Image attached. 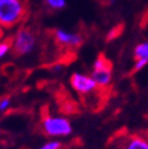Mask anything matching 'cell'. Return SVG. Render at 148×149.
I'll list each match as a JSON object with an SVG mask.
<instances>
[{
	"instance_id": "obj_2",
	"label": "cell",
	"mask_w": 148,
	"mask_h": 149,
	"mask_svg": "<svg viewBox=\"0 0 148 149\" xmlns=\"http://www.w3.org/2000/svg\"><path fill=\"white\" fill-rule=\"evenodd\" d=\"M41 129L46 136L58 138V137H67L72 135L73 127L72 124L67 118L64 116H52V115H44L41 120Z\"/></svg>"
},
{
	"instance_id": "obj_1",
	"label": "cell",
	"mask_w": 148,
	"mask_h": 149,
	"mask_svg": "<svg viewBox=\"0 0 148 149\" xmlns=\"http://www.w3.org/2000/svg\"><path fill=\"white\" fill-rule=\"evenodd\" d=\"M24 0H0V26L10 29L18 24L26 15Z\"/></svg>"
},
{
	"instance_id": "obj_7",
	"label": "cell",
	"mask_w": 148,
	"mask_h": 149,
	"mask_svg": "<svg viewBox=\"0 0 148 149\" xmlns=\"http://www.w3.org/2000/svg\"><path fill=\"white\" fill-rule=\"evenodd\" d=\"M134 72L141 70L145 65L148 64V41L141 42L135 47L134 50Z\"/></svg>"
},
{
	"instance_id": "obj_8",
	"label": "cell",
	"mask_w": 148,
	"mask_h": 149,
	"mask_svg": "<svg viewBox=\"0 0 148 149\" xmlns=\"http://www.w3.org/2000/svg\"><path fill=\"white\" fill-rule=\"evenodd\" d=\"M124 149H148V139L142 136H130L124 144Z\"/></svg>"
},
{
	"instance_id": "obj_10",
	"label": "cell",
	"mask_w": 148,
	"mask_h": 149,
	"mask_svg": "<svg viewBox=\"0 0 148 149\" xmlns=\"http://www.w3.org/2000/svg\"><path fill=\"white\" fill-rule=\"evenodd\" d=\"M51 10H62L66 7V0H45Z\"/></svg>"
},
{
	"instance_id": "obj_4",
	"label": "cell",
	"mask_w": 148,
	"mask_h": 149,
	"mask_svg": "<svg viewBox=\"0 0 148 149\" xmlns=\"http://www.w3.org/2000/svg\"><path fill=\"white\" fill-rule=\"evenodd\" d=\"M35 46V34L31 28L22 27L13 36L12 55L13 57H22L28 55Z\"/></svg>"
},
{
	"instance_id": "obj_3",
	"label": "cell",
	"mask_w": 148,
	"mask_h": 149,
	"mask_svg": "<svg viewBox=\"0 0 148 149\" xmlns=\"http://www.w3.org/2000/svg\"><path fill=\"white\" fill-rule=\"evenodd\" d=\"M112 77H113V64L110 62V59L103 52H101V54H98L96 61L94 62L91 78L96 81V84L100 87L105 88L110 84Z\"/></svg>"
},
{
	"instance_id": "obj_13",
	"label": "cell",
	"mask_w": 148,
	"mask_h": 149,
	"mask_svg": "<svg viewBox=\"0 0 148 149\" xmlns=\"http://www.w3.org/2000/svg\"><path fill=\"white\" fill-rule=\"evenodd\" d=\"M10 104H11L10 97H3V98H0V111H6L7 109H9Z\"/></svg>"
},
{
	"instance_id": "obj_12",
	"label": "cell",
	"mask_w": 148,
	"mask_h": 149,
	"mask_svg": "<svg viewBox=\"0 0 148 149\" xmlns=\"http://www.w3.org/2000/svg\"><path fill=\"white\" fill-rule=\"evenodd\" d=\"M123 33V26H117L113 31H110V33H109V35L107 36V40L109 41V40H112V39H115V38H118L120 34Z\"/></svg>"
},
{
	"instance_id": "obj_9",
	"label": "cell",
	"mask_w": 148,
	"mask_h": 149,
	"mask_svg": "<svg viewBox=\"0 0 148 149\" xmlns=\"http://www.w3.org/2000/svg\"><path fill=\"white\" fill-rule=\"evenodd\" d=\"M12 45H13V36H9V38H6L5 40L0 42V57L6 55L12 49Z\"/></svg>"
},
{
	"instance_id": "obj_5",
	"label": "cell",
	"mask_w": 148,
	"mask_h": 149,
	"mask_svg": "<svg viewBox=\"0 0 148 149\" xmlns=\"http://www.w3.org/2000/svg\"><path fill=\"white\" fill-rule=\"evenodd\" d=\"M69 83L73 87V90L78 92L80 96H89L96 92L98 88H102L96 84V81L90 75H85V74H80V73L72 74Z\"/></svg>"
},
{
	"instance_id": "obj_14",
	"label": "cell",
	"mask_w": 148,
	"mask_h": 149,
	"mask_svg": "<svg viewBox=\"0 0 148 149\" xmlns=\"http://www.w3.org/2000/svg\"><path fill=\"white\" fill-rule=\"evenodd\" d=\"M3 35H4V31H3V27L0 26V39L3 38Z\"/></svg>"
},
{
	"instance_id": "obj_11",
	"label": "cell",
	"mask_w": 148,
	"mask_h": 149,
	"mask_svg": "<svg viewBox=\"0 0 148 149\" xmlns=\"http://www.w3.org/2000/svg\"><path fill=\"white\" fill-rule=\"evenodd\" d=\"M62 148V143L57 139H52V141H49V142L44 143L39 149H61Z\"/></svg>"
},
{
	"instance_id": "obj_6",
	"label": "cell",
	"mask_w": 148,
	"mask_h": 149,
	"mask_svg": "<svg viewBox=\"0 0 148 149\" xmlns=\"http://www.w3.org/2000/svg\"><path fill=\"white\" fill-rule=\"evenodd\" d=\"M52 34L56 44L66 49H78L84 44V38L79 33H69L64 29H55Z\"/></svg>"
}]
</instances>
